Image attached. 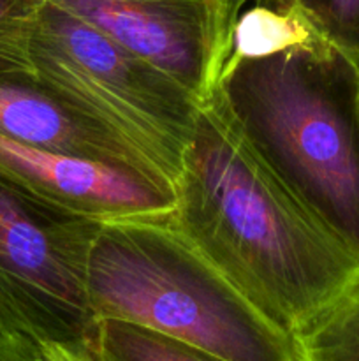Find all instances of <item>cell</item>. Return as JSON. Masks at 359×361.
<instances>
[{
  "mask_svg": "<svg viewBox=\"0 0 359 361\" xmlns=\"http://www.w3.org/2000/svg\"><path fill=\"white\" fill-rule=\"evenodd\" d=\"M175 196L171 224L287 335L359 275V254L267 171L210 101Z\"/></svg>",
  "mask_w": 359,
  "mask_h": 361,
  "instance_id": "6da1fadb",
  "label": "cell"
},
{
  "mask_svg": "<svg viewBox=\"0 0 359 361\" xmlns=\"http://www.w3.org/2000/svg\"><path fill=\"white\" fill-rule=\"evenodd\" d=\"M267 171L359 254V62L326 39L227 62L206 99Z\"/></svg>",
  "mask_w": 359,
  "mask_h": 361,
  "instance_id": "7a4b0ae2",
  "label": "cell"
},
{
  "mask_svg": "<svg viewBox=\"0 0 359 361\" xmlns=\"http://www.w3.org/2000/svg\"><path fill=\"white\" fill-rule=\"evenodd\" d=\"M95 319L139 324L224 361H294L291 338L168 217L102 222L88 257Z\"/></svg>",
  "mask_w": 359,
  "mask_h": 361,
  "instance_id": "3957f363",
  "label": "cell"
},
{
  "mask_svg": "<svg viewBox=\"0 0 359 361\" xmlns=\"http://www.w3.org/2000/svg\"><path fill=\"white\" fill-rule=\"evenodd\" d=\"M28 62L51 94L137 148L176 185L203 104L192 92L49 0L32 27Z\"/></svg>",
  "mask_w": 359,
  "mask_h": 361,
  "instance_id": "277c9868",
  "label": "cell"
},
{
  "mask_svg": "<svg viewBox=\"0 0 359 361\" xmlns=\"http://www.w3.org/2000/svg\"><path fill=\"white\" fill-rule=\"evenodd\" d=\"M101 226L0 173V342L94 337L87 270Z\"/></svg>",
  "mask_w": 359,
  "mask_h": 361,
  "instance_id": "5b68a950",
  "label": "cell"
},
{
  "mask_svg": "<svg viewBox=\"0 0 359 361\" xmlns=\"http://www.w3.org/2000/svg\"><path fill=\"white\" fill-rule=\"evenodd\" d=\"M168 73L201 102L222 69V0H49Z\"/></svg>",
  "mask_w": 359,
  "mask_h": 361,
  "instance_id": "8992f818",
  "label": "cell"
},
{
  "mask_svg": "<svg viewBox=\"0 0 359 361\" xmlns=\"http://www.w3.org/2000/svg\"><path fill=\"white\" fill-rule=\"evenodd\" d=\"M0 173L53 204L97 219L168 217L175 189L157 178L16 143L0 136Z\"/></svg>",
  "mask_w": 359,
  "mask_h": 361,
  "instance_id": "52a82bcc",
  "label": "cell"
},
{
  "mask_svg": "<svg viewBox=\"0 0 359 361\" xmlns=\"http://www.w3.org/2000/svg\"><path fill=\"white\" fill-rule=\"evenodd\" d=\"M0 136L53 154L144 173L172 187L146 155L51 94L32 73H0Z\"/></svg>",
  "mask_w": 359,
  "mask_h": 361,
  "instance_id": "ba28073f",
  "label": "cell"
},
{
  "mask_svg": "<svg viewBox=\"0 0 359 361\" xmlns=\"http://www.w3.org/2000/svg\"><path fill=\"white\" fill-rule=\"evenodd\" d=\"M319 39L324 37L296 6L250 2L232 28L224 66L241 59L273 55Z\"/></svg>",
  "mask_w": 359,
  "mask_h": 361,
  "instance_id": "9c48e42d",
  "label": "cell"
},
{
  "mask_svg": "<svg viewBox=\"0 0 359 361\" xmlns=\"http://www.w3.org/2000/svg\"><path fill=\"white\" fill-rule=\"evenodd\" d=\"M289 338L294 361H359V275Z\"/></svg>",
  "mask_w": 359,
  "mask_h": 361,
  "instance_id": "30bf717a",
  "label": "cell"
},
{
  "mask_svg": "<svg viewBox=\"0 0 359 361\" xmlns=\"http://www.w3.org/2000/svg\"><path fill=\"white\" fill-rule=\"evenodd\" d=\"M94 349L99 361H224L150 328L116 319L97 321Z\"/></svg>",
  "mask_w": 359,
  "mask_h": 361,
  "instance_id": "8fae6325",
  "label": "cell"
},
{
  "mask_svg": "<svg viewBox=\"0 0 359 361\" xmlns=\"http://www.w3.org/2000/svg\"><path fill=\"white\" fill-rule=\"evenodd\" d=\"M296 6L320 35L359 62V0H252Z\"/></svg>",
  "mask_w": 359,
  "mask_h": 361,
  "instance_id": "7c38bea8",
  "label": "cell"
},
{
  "mask_svg": "<svg viewBox=\"0 0 359 361\" xmlns=\"http://www.w3.org/2000/svg\"><path fill=\"white\" fill-rule=\"evenodd\" d=\"M46 0H0V73H32L28 39Z\"/></svg>",
  "mask_w": 359,
  "mask_h": 361,
  "instance_id": "4fadbf2b",
  "label": "cell"
},
{
  "mask_svg": "<svg viewBox=\"0 0 359 361\" xmlns=\"http://www.w3.org/2000/svg\"><path fill=\"white\" fill-rule=\"evenodd\" d=\"M0 355L7 361H99L94 337L83 341L0 342Z\"/></svg>",
  "mask_w": 359,
  "mask_h": 361,
  "instance_id": "5bb4252c",
  "label": "cell"
},
{
  "mask_svg": "<svg viewBox=\"0 0 359 361\" xmlns=\"http://www.w3.org/2000/svg\"><path fill=\"white\" fill-rule=\"evenodd\" d=\"M250 2L252 0H222V67L227 59L229 42H231V34L236 20Z\"/></svg>",
  "mask_w": 359,
  "mask_h": 361,
  "instance_id": "9a60e30c",
  "label": "cell"
},
{
  "mask_svg": "<svg viewBox=\"0 0 359 361\" xmlns=\"http://www.w3.org/2000/svg\"><path fill=\"white\" fill-rule=\"evenodd\" d=\"M0 361H7V360H6V358H4V356H2V355H0Z\"/></svg>",
  "mask_w": 359,
  "mask_h": 361,
  "instance_id": "2e32d148",
  "label": "cell"
}]
</instances>
